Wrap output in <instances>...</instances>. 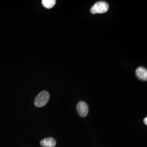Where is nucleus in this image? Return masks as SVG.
<instances>
[{
	"instance_id": "1",
	"label": "nucleus",
	"mask_w": 147,
	"mask_h": 147,
	"mask_svg": "<svg viewBox=\"0 0 147 147\" xmlns=\"http://www.w3.org/2000/svg\"><path fill=\"white\" fill-rule=\"evenodd\" d=\"M50 98L49 92L44 90L39 93L34 100V105L37 107H42L44 106L48 102Z\"/></svg>"
},
{
	"instance_id": "2",
	"label": "nucleus",
	"mask_w": 147,
	"mask_h": 147,
	"mask_svg": "<svg viewBox=\"0 0 147 147\" xmlns=\"http://www.w3.org/2000/svg\"><path fill=\"white\" fill-rule=\"evenodd\" d=\"M109 8V4L104 1H99L95 3L90 9V12L95 14H102L107 12Z\"/></svg>"
},
{
	"instance_id": "3",
	"label": "nucleus",
	"mask_w": 147,
	"mask_h": 147,
	"mask_svg": "<svg viewBox=\"0 0 147 147\" xmlns=\"http://www.w3.org/2000/svg\"><path fill=\"white\" fill-rule=\"evenodd\" d=\"M76 109L79 115L85 117L88 113V106L84 101H80L76 106Z\"/></svg>"
},
{
	"instance_id": "4",
	"label": "nucleus",
	"mask_w": 147,
	"mask_h": 147,
	"mask_svg": "<svg viewBox=\"0 0 147 147\" xmlns=\"http://www.w3.org/2000/svg\"><path fill=\"white\" fill-rule=\"evenodd\" d=\"M137 78L141 80L146 81L147 80V69L142 67H138L136 70Z\"/></svg>"
},
{
	"instance_id": "5",
	"label": "nucleus",
	"mask_w": 147,
	"mask_h": 147,
	"mask_svg": "<svg viewBox=\"0 0 147 147\" xmlns=\"http://www.w3.org/2000/svg\"><path fill=\"white\" fill-rule=\"evenodd\" d=\"M40 144L43 147H55L56 145V142L54 138L49 137L43 139L40 142Z\"/></svg>"
},
{
	"instance_id": "6",
	"label": "nucleus",
	"mask_w": 147,
	"mask_h": 147,
	"mask_svg": "<svg viewBox=\"0 0 147 147\" xmlns=\"http://www.w3.org/2000/svg\"><path fill=\"white\" fill-rule=\"evenodd\" d=\"M56 2V1L55 0H42V5L45 8L50 9L55 5Z\"/></svg>"
},
{
	"instance_id": "7",
	"label": "nucleus",
	"mask_w": 147,
	"mask_h": 147,
	"mask_svg": "<svg viewBox=\"0 0 147 147\" xmlns=\"http://www.w3.org/2000/svg\"><path fill=\"white\" fill-rule=\"evenodd\" d=\"M144 124H146V125H147V118H145L144 119Z\"/></svg>"
}]
</instances>
